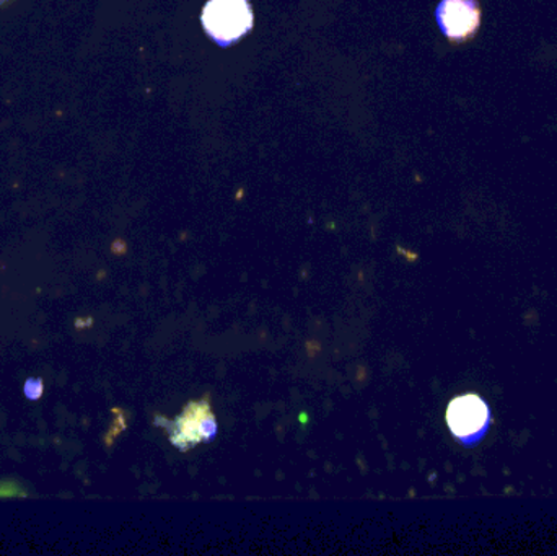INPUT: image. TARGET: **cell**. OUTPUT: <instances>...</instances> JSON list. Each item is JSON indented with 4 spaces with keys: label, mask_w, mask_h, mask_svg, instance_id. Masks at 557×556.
Wrapping results in <instances>:
<instances>
[{
    "label": "cell",
    "mask_w": 557,
    "mask_h": 556,
    "mask_svg": "<svg viewBox=\"0 0 557 556\" xmlns=\"http://www.w3.org/2000/svg\"><path fill=\"white\" fill-rule=\"evenodd\" d=\"M202 26L222 48L235 45L253 28V10L248 0H209L201 15Z\"/></svg>",
    "instance_id": "cell-1"
},
{
    "label": "cell",
    "mask_w": 557,
    "mask_h": 556,
    "mask_svg": "<svg viewBox=\"0 0 557 556\" xmlns=\"http://www.w3.org/2000/svg\"><path fill=\"white\" fill-rule=\"evenodd\" d=\"M176 449L191 450L198 444L212 443L218 436V418L208 400L189 401L173 421L162 420Z\"/></svg>",
    "instance_id": "cell-2"
},
{
    "label": "cell",
    "mask_w": 557,
    "mask_h": 556,
    "mask_svg": "<svg viewBox=\"0 0 557 556\" xmlns=\"http://www.w3.org/2000/svg\"><path fill=\"white\" fill-rule=\"evenodd\" d=\"M435 22L451 45L470 42L483 23L480 0H441L435 9Z\"/></svg>",
    "instance_id": "cell-3"
},
{
    "label": "cell",
    "mask_w": 557,
    "mask_h": 556,
    "mask_svg": "<svg viewBox=\"0 0 557 556\" xmlns=\"http://www.w3.org/2000/svg\"><path fill=\"white\" fill-rule=\"evenodd\" d=\"M487 423V407L478 395L454 398L447 408V424L458 440H470Z\"/></svg>",
    "instance_id": "cell-4"
},
{
    "label": "cell",
    "mask_w": 557,
    "mask_h": 556,
    "mask_svg": "<svg viewBox=\"0 0 557 556\" xmlns=\"http://www.w3.org/2000/svg\"><path fill=\"white\" fill-rule=\"evenodd\" d=\"M42 392H45V382L41 378L26 379L25 385H23V394L28 400H39L42 397Z\"/></svg>",
    "instance_id": "cell-5"
},
{
    "label": "cell",
    "mask_w": 557,
    "mask_h": 556,
    "mask_svg": "<svg viewBox=\"0 0 557 556\" xmlns=\"http://www.w3.org/2000/svg\"><path fill=\"white\" fill-rule=\"evenodd\" d=\"M3 2H5V0H0V3H3Z\"/></svg>",
    "instance_id": "cell-6"
}]
</instances>
